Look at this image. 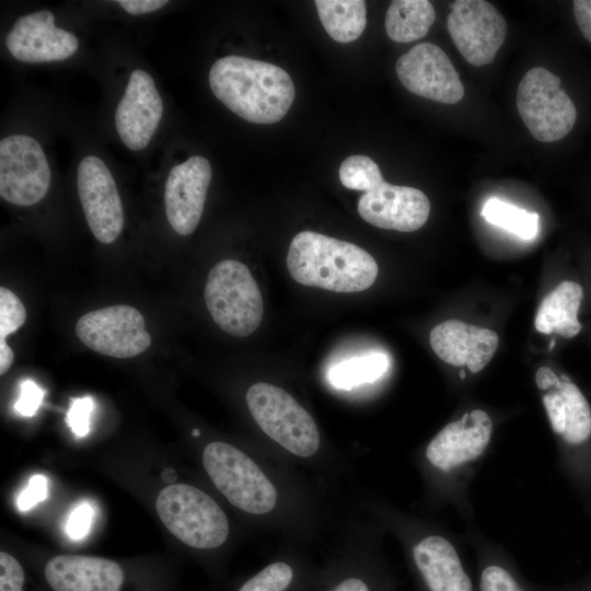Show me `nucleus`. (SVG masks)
Returning a JSON list of instances; mask_svg holds the SVG:
<instances>
[{"label": "nucleus", "instance_id": "6ab92c4d", "mask_svg": "<svg viewBox=\"0 0 591 591\" xmlns=\"http://www.w3.org/2000/svg\"><path fill=\"white\" fill-rule=\"evenodd\" d=\"M412 556L428 591H473L459 552L447 537L427 535L413 546Z\"/></svg>", "mask_w": 591, "mask_h": 591}, {"label": "nucleus", "instance_id": "f704fd0d", "mask_svg": "<svg viewBox=\"0 0 591 591\" xmlns=\"http://www.w3.org/2000/svg\"><path fill=\"white\" fill-rule=\"evenodd\" d=\"M48 496V478L43 474H35L30 478L28 485L16 498L20 511H28Z\"/></svg>", "mask_w": 591, "mask_h": 591}, {"label": "nucleus", "instance_id": "20e7f679", "mask_svg": "<svg viewBox=\"0 0 591 591\" xmlns=\"http://www.w3.org/2000/svg\"><path fill=\"white\" fill-rule=\"evenodd\" d=\"M155 508L166 529L193 548H217L228 538L225 513L209 495L194 486L165 487L157 498Z\"/></svg>", "mask_w": 591, "mask_h": 591}, {"label": "nucleus", "instance_id": "ea45409f", "mask_svg": "<svg viewBox=\"0 0 591 591\" xmlns=\"http://www.w3.org/2000/svg\"><path fill=\"white\" fill-rule=\"evenodd\" d=\"M192 433H193L194 437H197V436H199V430L194 429Z\"/></svg>", "mask_w": 591, "mask_h": 591}, {"label": "nucleus", "instance_id": "f3484780", "mask_svg": "<svg viewBox=\"0 0 591 591\" xmlns=\"http://www.w3.org/2000/svg\"><path fill=\"white\" fill-rule=\"evenodd\" d=\"M357 209L360 217L374 227L413 232L428 220L430 201L418 188L384 181L359 198Z\"/></svg>", "mask_w": 591, "mask_h": 591}, {"label": "nucleus", "instance_id": "7c9ffc66", "mask_svg": "<svg viewBox=\"0 0 591 591\" xmlns=\"http://www.w3.org/2000/svg\"><path fill=\"white\" fill-rule=\"evenodd\" d=\"M480 591H523L512 573L501 565L489 564L480 573Z\"/></svg>", "mask_w": 591, "mask_h": 591}, {"label": "nucleus", "instance_id": "9b49d317", "mask_svg": "<svg viewBox=\"0 0 591 591\" xmlns=\"http://www.w3.org/2000/svg\"><path fill=\"white\" fill-rule=\"evenodd\" d=\"M77 187L92 234L101 243H113L124 227V209L109 169L95 155L83 158L78 166Z\"/></svg>", "mask_w": 591, "mask_h": 591}, {"label": "nucleus", "instance_id": "4c0bfd02", "mask_svg": "<svg viewBox=\"0 0 591 591\" xmlns=\"http://www.w3.org/2000/svg\"><path fill=\"white\" fill-rule=\"evenodd\" d=\"M559 376L548 367H541L535 373V383L541 391H547L553 387Z\"/></svg>", "mask_w": 591, "mask_h": 591}, {"label": "nucleus", "instance_id": "a211bd4d", "mask_svg": "<svg viewBox=\"0 0 591 591\" xmlns=\"http://www.w3.org/2000/svg\"><path fill=\"white\" fill-rule=\"evenodd\" d=\"M429 343L444 362L456 367L466 366L472 373H477L491 360L499 338L489 328L448 320L431 329Z\"/></svg>", "mask_w": 591, "mask_h": 591}, {"label": "nucleus", "instance_id": "6e6552de", "mask_svg": "<svg viewBox=\"0 0 591 591\" xmlns=\"http://www.w3.org/2000/svg\"><path fill=\"white\" fill-rule=\"evenodd\" d=\"M78 338L90 349L113 358H131L151 345L142 314L126 304L83 314L76 324Z\"/></svg>", "mask_w": 591, "mask_h": 591}, {"label": "nucleus", "instance_id": "7ed1b4c3", "mask_svg": "<svg viewBox=\"0 0 591 591\" xmlns=\"http://www.w3.org/2000/svg\"><path fill=\"white\" fill-rule=\"evenodd\" d=\"M206 306L215 323L235 337L253 334L263 318V298L250 269L235 259H223L209 271Z\"/></svg>", "mask_w": 591, "mask_h": 591}, {"label": "nucleus", "instance_id": "1a4fd4ad", "mask_svg": "<svg viewBox=\"0 0 591 591\" xmlns=\"http://www.w3.org/2000/svg\"><path fill=\"white\" fill-rule=\"evenodd\" d=\"M50 186V169L39 142L27 135L0 141V196L16 206L40 201Z\"/></svg>", "mask_w": 591, "mask_h": 591}, {"label": "nucleus", "instance_id": "4468645a", "mask_svg": "<svg viewBox=\"0 0 591 591\" xmlns=\"http://www.w3.org/2000/svg\"><path fill=\"white\" fill-rule=\"evenodd\" d=\"M211 176V165L201 155H193L169 172L164 186L165 213L179 235H189L196 230Z\"/></svg>", "mask_w": 591, "mask_h": 591}, {"label": "nucleus", "instance_id": "393cba45", "mask_svg": "<svg viewBox=\"0 0 591 591\" xmlns=\"http://www.w3.org/2000/svg\"><path fill=\"white\" fill-rule=\"evenodd\" d=\"M389 360L383 354L372 352L334 364L328 371L329 383L341 390H350L379 379L387 369Z\"/></svg>", "mask_w": 591, "mask_h": 591}, {"label": "nucleus", "instance_id": "b1692460", "mask_svg": "<svg viewBox=\"0 0 591 591\" xmlns=\"http://www.w3.org/2000/svg\"><path fill=\"white\" fill-rule=\"evenodd\" d=\"M318 18L327 34L336 42L350 43L363 32L366 2L362 0H316Z\"/></svg>", "mask_w": 591, "mask_h": 591}, {"label": "nucleus", "instance_id": "423d86ee", "mask_svg": "<svg viewBox=\"0 0 591 591\" xmlns=\"http://www.w3.org/2000/svg\"><path fill=\"white\" fill-rule=\"evenodd\" d=\"M202 464L212 483L234 507L252 514H265L275 508V486L237 448L211 442L204 450Z\"/></svg>", "mask_w": 591, "mask_h": 591}, {"label": "nucleus", "instance_id": "dca6fc26", "mask_svg": "<svg viewBox=\"0 0 591 591\" xmlns=\"http://www.w3.org/2000/svg\"><path fill=\"white\" fill-rule=\"evenodd\" d=\"M10 54L23 62L60 61L78 49L74 34L55 25V15L42 10L21 16L5 37Z\"/></svg>", "mask_w": 591, "mask_h": 591}, {"label": "nucleus", "instance_id": "72a5a7b5", "mask_svg": "<svg viewBox=\"0 0 591 591\" xmlns=\"http://www.w3.org/2000/svg\"><path fill=\"white\" fill-rule=\"evenodd\" d=\"M44 394V390L33 380H24L20 386V396L14 404V410L24 417L34 416L43 402Z\"/></svg>", "mask_w": 591, "mask_h": 591}, {"label": "nucleus", "instance_id": "a878e982", "mask_svg": "<svg viewBox=\"0 0 591 591\" xmlns=\"http://www.w3.org/2000/svg\"><path fill=\"white\" fill-rule=\"evenodd\" d=\"M482 216L493 225L502 228L523 240H532L537 234L538 215L536 212H529L498 198L486 201Z\"/></svg>", "mask_w": 591, "mask_h": 591}, {"label": "nucleus", "instance_id": "39448f33", "mask_svg": "<svg viewBox=\"0 0 591 591\" xmlns=\"http://www.w3.org/2000/svg\"><path fill=\"white\" fill-rule=\"evenodd\" d=\"M248 409L259 428L290 453L308 457L320 447L312 416L285 390L265 382L246 393Z\"/></svg>", "mask_w": 591, "mask_h": 591}, {"label": "nucleus", "instance_id": "e433bc0d", "mask_svg": "<svg viewBox=\"0 0 591 591\" xmlns=\"http://www.w3.org/2000/svg\"><path fill=\"white\" fill-rule=\"evenodd\" d=\"M166 0H119L118 4L129 14L139 15L157 11L167 4Z\"/></svg>", "mask_w": 591, "mask_h": 591}, {"label": "nucleus", "instance_id": "f03ea898", "mask_svg": "<svg viewBox=\"0 0 591 591\" xmlns=\"http://www.w3.org/2000/svg\"><path fill=\"white\" fill-rule=\"evenodd\" d=\"M287 267L297 282L335 292H359L375 281V259L358 245L313 231L291 241Z\"/></svg>", "mask_w": 591, "mask_h": 591}, {"label": "nucleus", "instance_id": "2f4dec72", "mask_svg": "<svg viewBox=\"0 0 591 591\" xmlns=\"http://www.w3.org/2000/svg\"><path fill=\"white\" fill-rule=\"evenodd\" d=\"M94 508L88 502L77 505L69 513L66 521V533L73 541L84 538L93 523Z\"/></svg>", "mask_w": 591, "mask_h": 591}, {"label": "nucleus", "instance_id": "5701e85b", "mask_svg": "<svg viewBox=\"0 0 591 591\" xmlns=\"http://www.w3.org/2000/svg\"><path fill=\"white\" fill-rule=\"evenodd\" d=\"M436 20L434 8L428 0H395L387 8L384 26L396 43H409L427 35Z\"/></svg>", "mask_w": 591, "mask_h": 591}, {"label": "nucleus", "instance_id": "bb28decb", "mask_svg": "<svg viewBox=\"0 0 591 591\" xmlns=\"http://www.w3.org/2000/svg\"><path fill=\"white\" fill-rule=\"evenodd\" d=\"M339 179L346 188L364 193L384 182L378 164L363 154L350 155L343 161L339 167Z\"/></svg>", "mask_w": 591, "mask_h": 591}, {"label": "nucleus", "instance_id": "f8f14e48", "mask_svg": "<svg viewBox=\"0 0 591 591\" xmlns=\"http://www.w3.org/2000/svg\"><path fill=\"white\" fill-rule=\"evenodd\" d=\"M396 73L406 90L443 104H455L464 86L447 54L428 42L414 46L396 61Z\"/></svg>", "mask_w": 591, "mask_h": 591}, {"label": "nucleus", "instance_id": "58836bf2", "mask_svg": "<svg viewBox=\"0 0 591 591\" xmlns=\"http://www.w3.org/2000/svg\"><path fill=\"white\" fill-rule=\"evenodd\" d=\"M14 354L7 341H0V374L3 375L11 367Z\"/></svg>", "mask_w": 591, "mask_h": 591}, {"label": "nucleus", "instance_id": "ddd939ff", "mask_svg": "<svg viewBox=\"0 0 591 591\" xmlns=\"http://www.w3.org/2000/svg\"><path fill=\"white\" fill-rule=\"evenodd\" d=\"M493 421L476 408L444 426L428 443L426 459L438 471L453 473L477 461L487 450Z\"/></svg>", "mask_w": 591, "mask_h": 591}, {"label": "nucleus", "instance_id": "412c9836", "mask_svg": "<svg viewBox=\"0 0 591 591\" xmlns=\"http://www.w3.org/2000/svg\"><path fill=\"white\" fill-rule=\"evenodd\" d=\"M121 568L103 557L62 554L46 561L43 575L51 591H106Z\"/></svg>", "mask_w": 591, "mask_h": 591}, {"label": "nucleus", "instance_id": "9d476101", "mask_svg": "<svg viewBox=\"0 0 591 591\" xmlns=\"http://www.w3.org/2000/svg\"><path fill=\"white\" fill-rule=\"evenodd\" d=\"M447 27L463 58L475 67L490 63L507 35L505 18L484 0L454 1Z\"/></svg>", "mask_w": 591, "mask_h": 591}, {"label": "nucleus", "instance_id": "2eb2a0df", "mask_svg": "<svg viewBox=\"0 0 591 591\" xmlns=\"http://www.w3.org/2000/svg\"><path fill=\"white\" fill-rule=\"evenodd\" d=\"M162 115V97L152 77L144 70H134L115 113V126L120 140L132 151L144 149Z\"/></svg>", "mask_w": 591, "mask_h": 591}, {"label": "nucleus", "instance_id": "0eeeda50", "mask_svg": "<svg viewBox=\"0 0 591 591\" xmlns=\"http://www.w3.org/2000/svg\"><path fill=\"white\" fill-rule=\"evenodd\" d=\"M515 102L524 125L538 141L560 140L575 126L573 102L560 88V79L543 67H534L522 77Z\"/></svg>", "mask_w": 591, "mask_h": 591}, {"label": "nucleus", "instance_id": "c756f323", "mask_svg": "<svg viewBox=\"0 0 591 591\" xmlns=\"http://www.w3.org/2000/svg\"><path fill=\"white\" fill-rule=\"evenodd\" d=\"M94 409V399L86 395L71 401L66 415V421L71 431L78 438L85 437L90 432L91 415Z\"/></svg>", "mask_w": 591, "mask_h": 591}, {"label": "nucleus", "instance_id": "473e14b6", "mask_svg": "<svg viewBox=\"0 0 591 591\" xmlns=\"http://www.w3.org/2000/svg\"><path fill=\"white\" fill-rule=\"evenodd\" d=\"M25 571L21 563L2 551L0 553V591H21Z\"/></svg>", "mask_w": 591, "mask_h": 591}, {"label": "nucleus", "instance_id": "c85d7f7f", "mask_svg": "<svg viewBox=\"0 0 591 591\" xmlns=\"http://www.w3.org/2000/svg\"><path fill=\"white\" fill-rule=\"evenodd\" d=\"M26 320V310L16 294L5 287L0 288V341L15 333Z\"/></svg>", "mask_w": 591, "mask_h": 591}, {"label": "nucleus", "instance_id": "aec40b11", "mask_svg": "<svg viewBox=\"0 0 591 591\" xmlns=\"http://www.w3.org/2000/svg\"><path fill=\"white\" fill-rule=\"evenodd\" d=\"M542 402L554 433L570 445H579L591 437V407L580 389L561 374L545 391Z\"/></svg>", "mask_w": 591, "mask_h": 591}, {"label": "nucleus", "instance_id": "c9c22d12", "mask_svg": "<svg viewBox=\"0 0 591 591\" xmlns=\"http://www.w3.org/2000/svg\"><path fill=\"white\" fill-rule=\"evenodd\" d=\"M573 14L582 35L591 43V0L573 1Z\"/></svg>", "mask_w": 591, "mask_h": 591}, {"label": "nucleus", "instance_id": "4be33fe9", "mask_svg": "<svg viewBox=\"0 0 591 591\" xmlns=\"http://www.w3.org/2000/svg\"><path fill=\"white\" fill-rule=\"evenodd\" d=\"M582 298L583 289L578 282H560L542 300L535 316V328L540 333H556L565 338L576 336L582 327L578 321Z\"/></svg>", "mask_w": 591, "mask_h": 591}, {"label": "nucleus", "instance_id": "cd10ccee", "mask_svg": "<svg viewBox=\"0 0 591 591\" xmlns=\"http://www.w3.org/2000/svg\"><path fill=\"white\" fill-rule=\"evenodd\" d=\"M294 581V570L286 561H274L248 578L237 591H288Z\"/></svg>", "mask_w": 591, "mask_h": 591}, {"label": "nucleus", "instance_id": "f257e3e1", "mask_svg": "<svg viewBox=\"0 0 591 591\" xmlns=\"http://www.w3.org/2000/svg\"><path fill=\"white\" fill-rule=\"evenodd\" d=\"M213 95L239 117L254 124L281 120L294 100L292 79L281 67L243 56H225L210 68Z\"/></svg>", "mask_w": 591, "mask_h": 591}]
</instances>
